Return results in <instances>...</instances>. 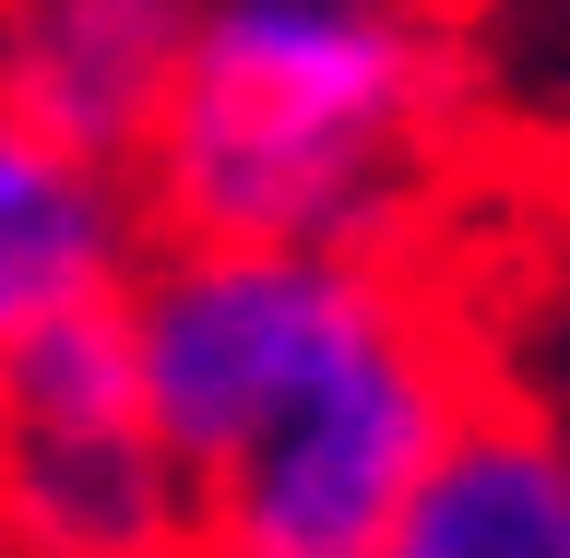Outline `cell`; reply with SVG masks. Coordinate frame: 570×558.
Returning <instances> with one entry per match:
<instances>
[{"label":"cell","mask_w":570,"mask_h":558,"mask_svg":"<svg viewBox=\"0 0 570 558\" xmlns=\"http://www.w3.org/2000/svg\"><path fill=\"white\" fill-rule=\"evenodd\" d=\"M452 119V0H203L142 203L167 238L392 249Z\"/></svg>","instance_id":"cell-1"},{"label":"cell","mask_w":570,"mask_h":558,"mask_svg":"<svg viewBox=\"0 0 570 558\" xmlns=\"http://www.w3.org/2000/svg\"><path fill=\"white\" fill-rule=\"evenodd\" d=\"M475 392L488 381L452 297L404 262L381 310L262 417V440L203 476V535L249 558H381Z\"/></svg>","instance_id":"cell-2"},{"label":"cell","mask_w":570,"mask_h":558,"mask_svg":"<svg viewBox=\"0 0 570 558\" xmlns=\"http://www.w3.org/2000/svg\"><path fill=\"white\" fill-rule=\"evenodd\" d=\"M392 249L333 238H155V262L119 297L142 417L190 476L238 463L285 392L392 297Z\"/></svg>","instance_id":"cell-3"},{"label":"cell","mask_w":570,"mask_h":558,"mask_svg":"<svg viewBox=\"0 0 570 558\" xmlns=\"http://www.w3.org/2000/svg\"><path fill=\"white\" fill-rule=\"evenodd\" d=\"M0 547L12 558H203V476L142 417L119 310L0 345Z\"/></svg>","instance_id":"cell-4"},{"label":"cell","mask_w":570,"mask_h":558,"mask_svg":"<svg viewBox=\"0 0 570 558\" xmlns=\"http://www.w3.org/2000/svg\"><path fill=\"white\" fill-rule=\"evenodd\" d=\"M155 238L167 226L142 203V167L83 155V143L36 131L24 107H0V345L119 310L131 274L155 262Z\"/></svg>","instance_id":"cell-5"},{"label":"cell","mask_w":570,"mask_h":558,"mask_svg":"<svg viewBox=\"0 0 570 558\" xmlns=\"http://www.w3.org/2000/svg\"><path fill=\"white\" fill-rule=\"evenodd\" d=\"M190 12L203 0H0V107L36 131L142 167L190 71Z\"/></svg>","instance_id":"cell-6"},{"label":"cell","mask_w":570,"mask_h":558,"mask_svg":"<svg viewBox=\"0 0 570 558\" xmlns=\"http://www.w3.org/2000/svg\"><path fill=\"white\" fill-rule=\"evenodd\" d=\"M381 558H570V417L475 392V417L428 463Z\"/></svg>","instance_id":"cell-7"},{"label":"cell","mask_w":570,"mask_h":558,"mask_svg":"<svg viewBox=\"0 0 570 558\" xmlns=\"http://www.w3.org/2000/svg\"><path fill=\"white\" fill-rule=\"evenodd\" d=\"M203 558H249V547H214V535H203Z\"/></svg>","instance_id":"cell-8"}]
</instances>
